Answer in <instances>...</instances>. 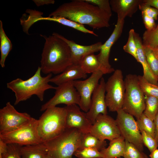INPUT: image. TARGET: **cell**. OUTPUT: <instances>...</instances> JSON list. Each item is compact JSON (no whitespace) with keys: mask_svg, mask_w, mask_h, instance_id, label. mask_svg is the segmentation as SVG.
I'll list each match as a JSON object with an SVG mask.
<instances>
[{"mask_svg":"<svg viewBox=\"0 0 158 158\" xmlns=\"http://www.w3.org/2000/svg\"><path fill=\"white\" fill-rule=\"evenodd\" d=\"M125 146V140L120 136L110 141L109 146L100 151L103 158H119L123 157Z\"/></svg>","mask_w":158,"mask_h":158,"instance_id":"obj_21","label":"cell"},{"mask_svg":"<svg viewBox=\"0 0 158 158\" xmlns=\"http://www.w3.org/2000/svg\"><path fill=\"white\" fill-rule=\"evenodd\" d=\"M136 121L140 130L145 131L154 138L155 128L153 121L143 113L137 118Z\"/></svg>","mask_w":158,"mask_h":158,"instance_id":"obj_30","label":"cell"},{"mask_svg":"<svg viewBox=\"0 0 158 158\" xmlns=\"http://www.w3.org/2000/svg\"><path fill=\"white\" fill-rule=\"evenodd\" d=\"M124 20L117 19L115 28L111 35L102 45L99 53L97 55L100 63L102 71L104 74L114 72L115 70L111 67L109 60L111 49L112 46L118 40L122 32Z\"/></svg>","mask_w":158,"mask_h":158,"instance_id":"obj_14","label":"cell"},{"mask_svg":"<svg viewBox=\"0 0 158 158\" xmlns=\"http://www.w3.org/2000/svg\"><path fill=\"white\" fill-rule=\"evenodd\" d=\"M142 2L158 10V0H142Z\"/></svg>","mask_w":158,"mask_h":158,"instance_id":"obj_42","label":"cell"},{"mask_svg":"<svg viewBox=\"0 0 158 158\" xmlns=\"http://www.w3.org/2000/svg\"><path fill=\"white\" fill-rule=\"evenodd\" d=\"M143 46L153 50L158 47V23L156 27L151 30H145L142 37Z\"/></svg>","mask_w":158,"mask_h":158,"instance_id":"obj_27","label":"cell"},{"mask_svg":"<svg viewBox=\"0 0 158 158\" xmlns=\"http://www.w3.org/2000/svg\"><path fill=\"white\" fill-rule=\"evenodd\" d=\"M153 51L155 56L158 58V47L153 49Z\"/></svg>","mask_w":158,"mask_h":158,"instance_id":"obj_45","label":"cell"},{"mask_svg":"<svg viewBox=\"0 0 158 158\" xmlns=\"http://www.w3.org/2000/svg\"><path fill=\"white\" fill-rule=\"evenodd\" d=\"M90 133L102 140L110 141L121 135L116 120L107 114H101L96 118Z\"/></svg>","mask_w":158,"mask_h":158,"instance_id":"obj_13","label":"cell"},{"mask_svg":"<svg viewBox=\"0 0 158 158\" xmlns=\"http://www.w3.org/2000/svg\"><path fill=\"white\" fill-rule=\"evenodd\" d=\"M144 53L149 66L153 73L158 77V58L155 55L153 50L143 45Z\"/></svg>","mask_w":158,"mask_h":158,"instance_id":"obj_32","label":"cell"},{"mask_svg":"<svg viewBox=\"0 0 158 158\" xmlns=\"http://www.w3.org/2000/svg\"><path fill=\"white\" fill-rule=\"evenodd\" d=\"M66 109L65 107L48 108L37 119V130L42 142L58 135L66 128Z\"/></svg>","mask_w":158,"mask_h":158,"instance_id":"obj_5","label":"cell"},{"mask_svg":"<svg viewBox=\"0 0 158 158\" xmlns=\"http://www.w3.org/2000/svg\"><path fill=\"white\" fill-rule=\"evenodd\" d=\"M107 145L106 141L100 140L89 132L83 134L79 148H92L100 151Z\"/></svg>","mask_w":158,"mask_h":158,"instance_id":"obj_26","label":"cell"},{"mask_svg":"<svg viewBox=\"0 0 158 158\" xmlns=\"http://www.w3.org/2000/svg\"><path fill=\"white\" fill-rule=\"evenodd\" d=\"M135 32L133 29L129 30L127 42L123 49L125 52L131 55L138 61L137 49L134 36Z\"/></svg>","mask_w":158,"mask_h":158,"instance_id":"obj_34","label":"cell"},{"mask_svg":"<svg viewBox=\"0 0 158 158\" xmlns=\"http://www.w3.org/2000/svg\"><path fill=\"white\" fill-rule=\"evenodd\" d=\"M49 17L59 16L93 29L108 27L110 16L97 6L85 0H74L62 4L49 15Z\"/></svg>","mask_w":158,"mask_h":158,"instance_id":"obj_1","label":"cell"},{"mask_svg":"<svg viewBox=\"0 0 158 158\" xmlns=\"http://www.w3.org/2000/svg\"><path fill=\"white\" fill-rule=\"evenodd\" d=\"M20 146L16 144H7L6 150L0 155V158H22L20 152Z\"/></svg>","mask_w":158,"mask_h":158,"instance_id":"obj_35","label":"cell"},{"mask_svg":"<svg viewBox=\"0 0 158 158\" xmlns=\"http://www.w3.org/2000/svg\"><path fill=\"white\" fill-rule=\"evenodd\" d=\"M105 83L104 78L102 77L92 94L90 106L86 113L87 118L92 124L99 114H107V107L105 99Z\"/></svg>","mask_w":158,"mask_h":158,"instance_id":"obj_16","label":"cell"},{"mask_svg":"<svg viewBox=\"0 0 158 158\" xmlns=\"http://www.w3.org/2000/svg\"><path fill=\"white\" fill-rule=\"evenodd\" d=\"M87 76V74L83 71L80 64H72L61 73L52 77L50 82L58 86L78 79H85Z\"/></svg>","mask_w":158,"mask_h":158,"instance_id":"obj_19","label":"cell"},{"mask_svg":"<svg viewBox=\"0 0 158 158\" xmlns=\"http://www.w3.org/2000/svg\"><path fill=\"white\" fill-rule=\"evenodd\" d=\"M105 102L109 111L117 112L122 109L125 86L122 71L117 69L105 83Z\"/></svg>","mask_w":158,"mask_h":158,"instance_id":"obj_8","label":"cell"},{"mask_svg":"<svg viewBox=\"0 0 158 158\" xmlns=\"http://www.w3.org/2000/svg\"><path fill=\"white\" fill-rule=\"evenodd\" d=\"M142 0H111L112 11L117 14V19L124 20L126 17L131 18L139 9Z\"/></svg>","mask_w":158,"mask_h":158,"instance_id":"obj_18","label":"cell"},{"mask_svg":"<svg viewBox=\"0 0 158 158\" xmlns=\"http://www.w3.org/2000/svg\"><path fill=\"white\" fill-rule=\"evenodd\" d=\"M74 155L78 158H103L100 151L92 148L84 147L78 148Z\"/></svg>","mask_w":158,"mask_h":158,"instance_id":"obj_33","label":"cell"},{"mask_svg":"<svg viewBox=\"0 0 158 158\" xmlns=\"http://www.w3.org/2000/svg\"><path fill=\"white\" fill-rule=\"evenodd\" d=\"M37 123V119L32 117L16 129L0 134V139L7 144H16L20 146L42 143L38 131Z\"/></svg>","mask_w":158,"mask_h":158,"instance_id":"obj_7","label":"cell"},{"mask_svg":"<svg viewBox=\"0 0 158 158\" xmlns=\"http://www.w3.org/2000/svg\"><path fill=\"white\" fill-rule=\"evenodd\" d=\"M141 13L143 21L146 30H151L154 28L157 25L155 20L143 12H141Z\"/></svg>","mask_w":158,"mask_h":158,"instance_id":"obj_39","label":"cell"},{"mask_svg":"<svg viewBox=\"0 0 158 158\" xmlns=\"http://www.w3.org/2000/svg\"><path fill=\"white\" fill-rule=\"evenodd\" d=\"M149 156L150 158H158V149H155L151 152Z\"/></svg>","mask_w":158,"mask_h":158,"instance_id":"obj_43","label":"cell"},{"mask_svg":"<svg viewBox=\"0 0 158 158\" xmlns=\"http://www.w3.org/2000/svg\"><path fill=\"white\" fill-rule=\"evenodd\" d=\"M154 122L155 128L154 138L158 144V113L155 117Z\"/></svg>","mask_w":158,"mask_h":158,"instance_id":"obj_41","label":"cell"},{"mask_svg":"<svg viewBox=\"0 0 158 158\" xmlns=\"http://www.w3.org/2000/svg\"><path fill=\"white\" fill-rule=\"evenodd\" d=\"M84 134L74 128H66L60 134L42 142L54 158H72L79 148Z\"/></svg>","mask_w":158,"mask_h":158,"instance_id":"obj_4","label":"cell"},{"mask_svg":"<svg viewBox=\"0 0 158 158\" xmlns=\"http://www.w3.org/2000/svg\"><path fill=\"white\" fill-rule=\"evenodd\" d=\"M139 9L141 12L144 13L148 16L155 20H157L158 10L143 2L142 0L139 5Z\"/></svg>","mask_w":158,"mask_h":158,"instance_id":"obj_38","label":"cell"},{"mask_svg":"<svg viewBox=\"0 0 158 158\" xmlns=\"http://www.w3.org/2000/svg\"><path fill=\"white\" fill-rule=\"evenodd\" d=\"M123 157L124 158H148L147 155L139 150L135 145L125 140Z\"/></svg>","mask_w":158,"mask_h":158,"instance_id":"obj_31","label":"cell"},{"mask_svg":"<svg viewBox=\"0 0 158 158\" xmlns=\"http://www.w3.org/2000/svg\"><path fill=\"white\" fill-rule=\"evenodd\" d=\"M103 75L104 73L99 70L92 73L89 78L85 80L73 81V85L80 97L79 106L85 113L89 109L92 94Z\"/></svg>","mask_w":158,"mask_h":158,"instance_id":"obj_12","label":"cell"},{"mask_svg":"<svg viewBox=\"0 0 158 158\" xmlns=\"http://www.w3.org/2000/svg\"><path fill=\"white\" fill-rule=\"evenodd\" d=\"M33 1L37 6L45 4H53L55 2L53 0H34Z\"/></svg>","mask_w":158,"mask_h":158,"instance_id":"obj_40","label":"cell"},{"mask_svg":"<svg viewBox=\"0 0 158 158\" xmlns=\"http://www.w3.org/2000/svg\"><path fill=\"white\" fill-rule=\"evenodd\" d=\"M116 112V121L121 136L125 140L133 144L143 152L144 144L137 121L133 116L126 112L122 109Z\"/></svg>","mask_w":158,"mask_h":158,"instance_id":"obj_9","label":"cell"},{"mask_svg":"<svg viewBox=\"0 0 158 158\" xmlns=\"http://www.w3.org/2000/svg\"><path fill=\"white\" fill-rule=\"evenodd\" d=\"M134 36L137 49L138 62L142 65L143 73L142 76L149 82L158 85V77L152 72L147 61L144 51L142 39L139 34L135 32Z\"/></svg>","mask_w":158,"mask_h":158,"instance_id":"obj_20","label":"cell"},{"mask_svg":"<svg viewBox=\"0 0 158 158\" xmlns=\"http://www.w3.org/2000/svg\"><path fill=\"white\" fill-rule=\"evenodd\" d=\"M145 96V107L143 114L154 121L158 113V98Z\"/></svg>","mask_w":158,"mask_h":158,"instance_id":"obj_28","label":"cell"},{"mask_svg":"<svg viewBox=\"0 0 158 158\" xmlns=\"http://www.w3.org/2000/svg\"><path fill=\"white\" fill-rule=\"evenodd\" d=\"M40 20H46L56 22L62 25L72 28L75 30L85 33H89L96 36L98 35L93 31L90 30L86 28L84 25L80 24L66 18L59 16H52L40 18Z\"/></svg>","mask_w":158,"mask_h":158,"instance_id":"obj_23","label":"cell"},{"mask_svg":"<svg viewBox=\"0 0 158 158\" xmlns=\"http://www.w3.org/2000/svg\"><path fill=\"white\" fill-rule=\"evenodd\" d=\"M125 91L122 109L136 118L143 113L145 96L139 85L138 76L128 74L124 79Z\"/></svg>","mask_w":158,"mask_h":158,"instance_id":"obj_6","label":"cell"},{"mask_svg":"<svg viewBox=\"0 0 158 158\" xmlns=\"http://www.w3.org/2000/svg\"><path fill=\"white\" fill-rule=\"evenodd\" d=\"M44 158H54L52 155L49 152H48Z\"/></svg>","mask_w":158,"mask_h":158,"instance_id":"obj_44","label":"cell"},{"mask_svg":"<svg viewBox=\"0 0 158 158\" xmlns=\"http://www.w3.org/2000/svg\"><path fill=\"white\" fill-rule=\"evenodd\" d=\"M143 144L151 152L157 148L158 144L155 139L143 130H140Z\"/></svg>","mask_w":158,"mask_h":158,"instance_id":"obj_36","label":"cell"},{"mask_svg":"<svg viewBox=\"0 0 158 158\" xmlns=\"http://www.w3.org/2000/svg\"><path fill=\"white\" fill-rule=\"evenodd\" d=\"M97 6L101 10L111 17L112 13L109 1L108 0H85Z\"/></svg>","mask_w":158,"mask_h":158,"instance_id":"obj_37","label":"cell"},{"mask_svg":"<svg viewBox=\"0 0 158 158\" xmlns=\"http://www.w3.org/2000/svg\"><path fill=\"white\" fill-rule=\"evenodd\" d=\"M0 64L1 67L4 68L5 66V63L6 57L12 48V44L4 32L2 22L1 20H0Z\"/></svg>","mask_w":158,"mask_h":158,"instance_id":"obj_24","label":"cell"},{"mask_svg":"<svg viewBox=\"0 0 158 158\" xmlns=\"http://www.w3.org/2000/svg\"><path fill=\"white\" fill-rule=\"evenodd\" d=\"M52 35L62 39L68 44L71 50L72 64H80L86 56L99 51L102 44L101 42H98L90 45H82L76 43L73 40L67 39L58 33L54 32Z\"/></svg>","mask_w":158,"mask_h":158,"instance_id":"obj_17","label":"cell"},{"mask_svg":"<svg viewBox=\"0 0 158 158\" xmlns=\"http://www.w3.org/2000/svg\"><path fill=\"white\" fill-rule=\"evenodd\" d=\"M41 72L40 66H39L34 74L28 79L23 80L17 78L7 83V87L15 93V105L28 100L33 95L37 96L40 101H42L46 90H55L56 87L49 84L52 74L42 77Z\"/></svg>","mask_w":158,"mask_h":158,"instance_id":"obj_3","label":"cell"},{"mask_svg":"<svg viewBox=\"0 0 158 158\" xmlns=\"http://www.w3.org/2000/svg\"><path fill=\"white\" fill-rule=\"evenodd\" d=\"M138 78L140 87L145 96L158 98V85L151 83L143 76L139 75Z\"/></svg>","mask_w":158,"mask_h":158,"instance_id":"obj_29","label":"cell"},{"mask_svg":"<svg viewBox=\"0 0 158 158\" xmlns=\"http://www.w3.org/2000/svg\"><path fill=\"white\" fill-rule=\"evenodd\" d=\"M45 40L41 54V72L46 74H59L72 64L70 48L62 39L52 35L48 37L40 35Z\"/></svg>","mask_w":158,"mask_h":158,"instance_id":"obj_2","label":"cell"},{"mask_svg":"<svg viewBox=\"0 0 158 158\" xmlns=\"http://www.w3.org/2000/svg\"><path fill=\"white\" fill-rule=\"evenodd\" d=\"M73 81L64 83L56 87L54 95L42 105L40 111H44L60 104H64L66 106L76 104L79 106L80 96L73 85Z\"/></svg>","mask_w":158,"mask_h":158,"instance_id":"obj_10","label":"cell"},{"mask_svg":"<svg viewBox=\"0 0 158 158\" xmlns=\"http://www.w3.org/2000/svg\"><path fill=\"white\" fill-rule=\"evenodd\" d=\"M78 106L73 104L65 107L67 111L66 128L76 129L83 134L89 133L92 124L86 113L81 111Z\"/></svg>","mask_w":158,"mask_h":158,"instance_id":"obj_15","label":"cell"},{"mask_svg":"<svg viewBox=\"0 0 158 158\" xmlns=\"http://www.w3.org/2000/svg\"><path fill=\"white\" fill-rule=\"evenodd\" d=\"M32 118L27 113L18 111L10 102H8L0 109V134L16 129Z\"/></svg>","mask_w":158,"mask_h":158,"instance_id":"obj_11","label":"cell"},{"mask_svg":"<svg viewBox=\"0 0 158 158\" xmlns=\"http://www.w3.org/2000/svg\"><path fill=\"white\" fill-rule=\"evenodd\" d=\"M80 64L83 71L86 74L92 73L99 70L102 71L97 56L94 54H90L85 56Z\"/></svg>","mask_w":158,"mask_h":158,"instance_id":"obj_25","label":"cell"},{"mask_svg":"<svg viewBox=\"0 0 158 158\" xmlns=\"http://www.w3.org/2000/svg\"><path fill=\"white\" fill-rule=\"evenodd\" d=\"M19 150L22 158H44L48 152L42 142L20 146Z\"/></svg>","mask_w":158,"mask_h":158,"instance_id":"obj_22","label":"cell"}]
</instances>
